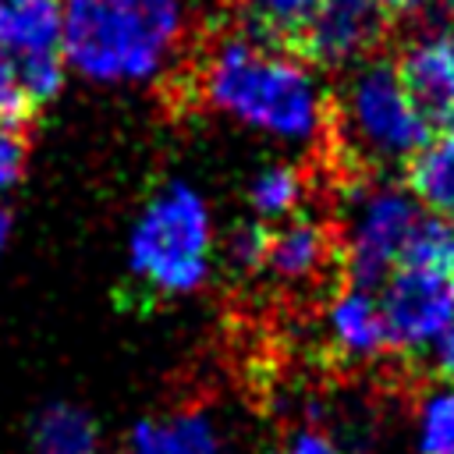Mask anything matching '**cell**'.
<instances>
[{
  "mask_svg": "<svg viewBox=\"0 0 454 454\" xmlns=\"http://www.w3.org/2000/svg\"><path fill=\"white\" fill-rule=\"evenodd\" d=\"M199 96L231 121L291 145H316L330 121L312 64L255 28L209 43L199 64Z\"/></svg>",
  "mask_w": 454,
  "mask_h": 454,
  "instance_id": "1",
  "label": "cell"
},
{
  "mask_svg": "<svg viewBox=\"0 0 454 454\" xmlns=\"http://www.w3.org/2000/svg\"><path fill=\"white\" fill-rule=\"evenodd\" d=\"M188 28L184 0H64V64L96 85L163 74Z\"/></svg>",
  "mask_w": 454,
  "mask_h": 454,
  "instance_id": "2",
  "label": "cell"
},
{
  "mask_svg": "<svg viewBox=\"0 0 454 454\" xmlns=\"http://www.w3.org/2000/svg\"><path fill=\"white\" fill-rule=\"evenodd\" d=\"M213 216L206 199L184 184H163L128 234V273L153 294H192L209 280Z\"/></svg>",
  "mask_w": 454,
  "mask_h": 454,
  "instance_id": "3",
  "label": "cell"
},
{
  "mask_svg": "<svg viewBox=\"0 0 454 454\" xmlns=\"http://www.w3.org/2000/svg\"><path fill=\"white\" fill-rule=\"evenodd\" d=\"M330 117L351 156L372 167H401L433 138V121L411 103L397 64L387 57L348 67Z\"/></svg>",
  "mask_w": 454,
  "mask_h": 454,
  "instance_id": "4",
  "label": "cell"
},
{
  "mask_svg": "<svg viewBox=\"0 0 454 454\" xmlns=\"http://www.w3.org/2000/svg\"><path fill=\"white\" fill-rule=\"evenodd\" d=\"M419 202L408 188L394 181L362 184L351 199L348 227H344V270L355 287H380L394 266L401 262V252L408 245L411 227L419 223Z\"/></svg>",
  "mask_w": 454,
  "mask_h": 454,
  "instance_id": "5",
  "label": "cell"
},
{
  "mask_svg": "<svg viewBox=\"0 0 454 454\" xmlns=\"http://www.w3.org/2000/svg\"><path fill=\"white\" fill-rule=\"evenodd\" d=\"M64 0H0V53L11 60L28 106L50 103L64 89Z\"/></svg>",
  "mask_w": 454,
  "mask_h": 454,
  "instance_id": "6",
  "label": "cell"
},
{
  "mask_svg": "<svg viewBox=\"0 0 454 454\" xmlns=\"http://www.w3.org/2000/svg\"><path fill=\"white\" fill-rule=\"evenodd\" d=\"M380 309L387 319L390 348L422 351L440 340L454 319V273L426 266H394L380 284Z\"/></svg>",
  "mask_w": 454,
  "mask_h": 454,
  "instance_id": "7",
  "label": "cell"
},
{
  "mask_svg": "<svg viewBox=\"0 0 454 454\" xmlns=\"http://www.w3.org/2000/svg\"><path fill=\"white\" fill-rule=\"evenodd\" d=\"M383 32L387 14L372 0H319L298 32V50L312 67L344 71L376 57Z\"/></svg>",
  "mask_w": 454,
  "mask_h": 454,
  "instance_id": "8",
  "label": "cell"
},
{
  "mask_svg": "<svg viewBox=\"0 0 454 454\" xmlns=\"http://www.w3.org/2000/svg\"><path fill=\"white\" fill-rule=\"evenodd\" d=\"M397 74L411 103L433 124H447L454 114V25L433 21L419 28L397 57Z\"/></svg>",
  "mask_w": 454,
  "mask_h": 454,
  "instance_id": "9",
  "label": "cell"
},
{
  "mask_svg": "<svg viewBox=\"0 0 454 454\" xmlns=\"http://www.w3.org/2000/svg\"><path fill=\"white\" fill-rule=\"evenodd\" d=\"M326 330H330L333 348L348 358H358V362L376 358L390 348L380 298L369 287L348 284L344 291H337L326 305Z\"/></svg>",
  "mask_w": 454,
  "mask_h": 454,
  "instance_id": "10",
  "label": "cell"
},
{
  "mask_svg": "<svg viewBox=\"0 0 454 454\" xmlns=\"http://www.w3.org/2000/svg\"><path fill=\"white\" fill-rule=\"evenodd\" d=\"M333 259L330 231L312 216H291L266 241V270L284 284H312Z\"/></svg>",
  "mask_w": 454,
  "mask_h": 454,
  "instance_id": "11",
  "label": "cell"
},
{
  "mask_svg": "<svg viewBox=\"0 0 454 454\" xmlns=\"http://www.w3.org/2000/svg\"><path fill=\"white\" fill-rule=\"evenodd\" d=\"M128 454H220V429L202 408L149 415L131 426Z\"/></svg>",
  "mask_w": 454,
  "mask_h": 454,
  "instance_id": "12",
  "label": "cell"
},
{
  "mask_svg": "<svg viewBox=\"0 0 454 454\" xmlns=\"http://www.w3.org/2000/svg\"><path fill=\"white\" fill-rule=\"evenodd\" d=\"M32 454H99V426L96 419L71 401H53L35 411L28 426Z\"/></svg>",
  "mask_w": 454,
  "mask_h": 454,
  "instance_id": "13",
  "label": "cell"
},
{
  "mask_svg": "<svg viewBox=\"0 0 454 454\" xmlns=\"http://www.w3.org/2000/svg\"><path fill=\"white\" fill-rule=\"evenodd\" d=\"M404 188L411 192V199L440 216L454 223V138H429L408 163H404Z\"/></svg>",
  "mask_w": 454,
  "mask_h": 454,
  "instance_id": "14",
  "label": "cell"
},
{
  "mask_svg": "<svg viewBox=\"0 0 454 454\" xmlns=\"http://www.w3.org/2000/svg\"><path fill=\"white\" fill-rule=\"evenodd\" d=\"M309 181L294 163H270L248 181V206L259 220H287L301 206Z\"/></svg>",
  "mask_w": 454,
  "mask_h": 454,
  "instance_id": "15",
  "label": "cell"
},
{
  "mask_svg": "<svg viewBox=\"0 0 454 454\" xmlns=\"http://www.w3.org/2000/svg\"><path fill=\"white\" fill-rule=\"evenodd\" d=\"M419 454H454V380L422 394L415 411Z\"/></svg>",
  "mask_w": 454,
  "mask_h": 454,
  "instance_id": "16",
  "label": "cell"
},
{
  "mask_svg": "<svg viewBox=\"0 0 454 454\" xmlns=\"http://www.w3.org/2000/svg\"><path fill=\"white\" fill-rule=\"evenodd\" d=\"M401 262L404 266H426V270H450L454 273V223L440 220L433 213L419 216V223L408 234V245L401 252Z\"/></svg>",
  "mask_w": 454,
  "mask_h": 454,
  "instance_id": "17",
  "label": "cell"
},
{
  "mask_svg": "<svg viewBox=\"0 0 454 454\" xmlns=\"http://www.w3.org/2000/svg\"><path fill=\"white\" fill-rule=\"evenodd\" d=\"M245 4V11H248V18H252V28L255 32H262V35H294L298 39V32H301V25L309 21V14H312V7L319 4V0H241Z\"/></svg>",
  "mask_w": 454,
  "mask_h": 454,
  "instance_id": "18",
  "label": "cell"
},
{
  "mask_svg": "<svg viewBox=\"0 0 454 454\" xmlns=\"http://www.w3.org/2000/svg\"><path fill=\"white\" fill-rule=\"evenodd\" d=\"M266 241H270V231L259 223V220H245V223H234L223 238V262L231 273H255L259 266H266Z\"/></svg>",
  "mask_w": 454,
  "mask_h": 454,
  "instance_id": "19",
  "label": "cell"
},
{
  "mask_svg": "<svg viewBox=\"0 0 454 454\" xmlns=\"http://www.w3.org/2000/svg\"><path fill=\"white\" fill-rule=\"evenodd\" d=\"M25 167H28L25 124H0V195L25 177Z\"/></svg>",
  "mask_w": 454,
  "mask_h": 454,
  "instance_id": "20",
  "label": "cell"
},
{
  "mask_svg": "<svg viewBox=\"0 0 454 454\" xmlns=\"http://www.w3.org/2000/svg\"><path fill=\"white\" fill-rule=\"evenodd\" d=\"M270 454H344V447L319 426H298L284 433Z\"/></svg>",
  "mask_w": 454,
  "mask_h": 454,
  "instance_id": "21",
  "label": "cell"
},
{
  "mask_svg": "<svg viewBox=\"0 0 454 454\" xmlns=\"http://www.w3.org/2000/svg\"><path fill=\"white\" fill-rule=\"evenodd\" d=\"M28 110H32V106H28L25 92L18 89L14 67H11V60L0 53V124H25Z\"/></svg>",
  "mask_w": 454,
  "mask_h": 454,
  "instance_id": "22",
  "label": "cell"
},
{
  "mask_svg": "<svg viewBox=\"0 0 454 454\" xmlns=\"http://www.w3.org/2000/svg\"><path fill=\"white\" fill-rule=\"evenodd\" d=\"M433 355H436V369H440L447 380H454V319L447 323V330H443L440 340L433 344Z\"/></svg>",
  "mask_w": 454,
  "mask_h": 454,
  "instance_id": "23",
  "label": "cell"
},
{
  "mask_svg": "<svg viewBox=\"0 0 454 454\" xmlns=\"http://www.w3.org/2000/svg\"><path fill=\"white\" fill-rule=\"evenodd\" d=\"M387 18L394 14V18H408V14H419V11H426L429 7V0H372Z\"/></svg>",
  "mask_w": 454,
  "mask_h": 454,
  "instance_id": "24",
  "label": "cell"
},
{
  "mask_svg": "<svg viewBox=\"0 0 454 454\" xmlns=\"http://www.w3.org/2000/svg\"><path fill=\"white\" fill-rule=\"evenodd\" d=\"M7 238H11V213H7V206L0 202V252L7 248Z\"/></svg>",
  "mask_w": 454,
  "mask_h": 454,
  "instance_id": "25",
  "label": "cell"
},
{
  "mask_svg": "<svg viewBox=\"0 0 454 454\" xmlns=\"http://www.w3.org/2000/svg\"><path fill=\"white\" fill-rule=\"evenodd\" d=\"M447 128H450V138H454V114L447 117Z\"/></svg>",
  "mask_w": 454,
  "mask_h": 454,
  "instance_id": "26",
  "label": "cell"
}]
</instances>
